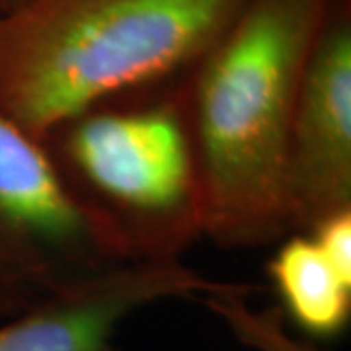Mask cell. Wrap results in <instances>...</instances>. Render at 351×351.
<instances>
[{"instance_id":"obj_2","label":"cell","mask_w":351,"mask_h":351,"mask_svg":"<svg viewBox=\"0 0 351 351\" xmlns=\"http://www.w3.org/2000/svg\"><path fill=\"white\" fill-rule=\"evenodd\" d=\"M248 0H27L0 14V112L41 138L184 78Z\"/></svg>"},{"instance_id":"obj_7","label":"cell","mask_w":351,"mask_h":351,"mask_svg":"<svg viewBox=\"0 0 351 351\" xmlns=\"http://www.w3.org/2000/svg\"><path fill=\"white\" fill-rule=\"evenodd\" d=\"M281 311L314 338H334L351 320V281L328 262L311 234L293 232L267 262Z\"/></svg>"},{"instance_id":"obj_3","label":"cell","mask_w":351,"mask_h":351,"mask_svg":"<svg viewBox=\"0 0 351 351\" xmlns=\"http://www.w3.org/2000/svg\"><path fill=\"white\" fill-rule=\"evenodd\" d=\"M64 186L125 262H172L205 239L178 80L108 101L41 138Z\"/></svg>"},{"instance_id":"obj_8","label":"cell","mask_w":351,"mask_h":351,"mask_svg":"<svg viewBox=\"0 0 351 351\" xmlns=\"http://www.w3.org/2000/svg\"><path fill=\"white\" fill-rule=\"evenodd\" d=\"M260 287L254 283H232L219 293L201 297L205 308L221 318L232 336L256 351H324L311 341L297 338L285 328V314L279 306L254 308L250 297Z\"/></svg>"},{"instance_id":"obj_5","label":"cell","mask_w":351,"mask_h":351,"mask_svg":"<svg viewBox=\"0 0 351 351\" xmlns=\"http://www.w3.org/2000/svg\"><path fill=\"white\" fill-rule=\"evenodd\" d=\"M291 230L351 211V0H330L297 96L287 156Z\"/></svg>"},{"instance_id":"obj_1","label":"cell","mask_w":351,"mask_h":351,"mask_svg":"<svg viewBox=\"0 0 351 351\" xmlns=\"http://www.w3.org/2000/svg\"><path fill=\"white\" fill-rule=\"evenodd\" d=\"M330 0H248L178 80L197 168L205 239L258 248L293 234L291 125Z\"/></svg>"},{"instance_id":"obj_10","label":"cell","mask_w":351,"mask_h":351,"mask_svg":"<svg viewBox=\"0 0 351 351\" xmlns=\"http://www.w3.org/2000/svg\"><path fill=\"white\" fill-rule=\"evenodd\" d=\"M24 2H27V0H0V14L10 12L14 8L22 6Z\"/></svg>"},{"instance_id":"obj_9","label":"cell","mask_w":351,"mask_h":351,"mask_svg":"<svg viewBox=\"0 0 351 351\" xmlns=\"http://www.w3.org/2000/svg\"><path fill=\"white\" fill-rule=\"evenodd\" d=\"M318 248L343 279L351 281V211L334 215L311 232Z\"/></svg>"},{"instance_id":"obj_4","label":"cell","mask_w":351,"mask_h":351,"mask_svg":"<svg viewBox=\"0 0 351 351\" xmlns=\"http://www.w3.org/2000/svg\"><path fill=\"white\" fill-rule=\"evenodd\" d=\"M125 263L64 186L43 141L0 112V318Z\"/></svg>"},{"instance_id":"obj_6","label":"cell","mask_w":351,"mask_h":351,"mask_svg":"<svg viewBox=\"0 0 351 351\" xmlns=\"http://www.w3.org/2000/svg\"><path fill=\"white\" fill-rule=\"evenodd\" d=\"M182 260L125 262L63 289L0 324V351H125L129 316L170 299H197L230 287Z\"/></svg>"}]
</instances>
